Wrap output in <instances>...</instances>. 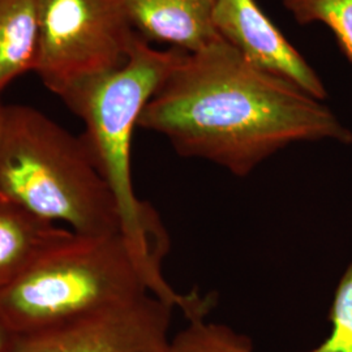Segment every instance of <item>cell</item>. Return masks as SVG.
Here are the masks:
<instances>
[{"label": "cell", "instance_id": "obj_3", "mask_svg": "<svg viewBox=\"0 0 352 352\" xmlns=\"http://www.w3.org/2000/svg\"><path fill=\"white\" fill-rule=\"evenodd\" d=\"M0 195L80 235L120 232L113 193L82 138L30 106H0Z\"/></svg>", "mask_w": 352, "mask_h": 352}, {"label": "cell", "instance_id": "obj_4", "mask_svg": "<svg viewBox=\"0 0 352 352\" xmlns=\"http://www.w3.org/2000/svg\"><path fill=\"white\" fill-rule=\"evenodd\" d=\"M149 292L151 280L122 232H74L0 292V317L21 337Z\"/></svg>", "mask_w": 352, "mask_h": 352}, {"label": "cell", "instance_id": "obj_10", "mask_svg": "<svg viewBox=\"0 0 352 352\" xmlns=\"http://www.w3.org/2000/svg\"><path fill=\"white\" fill-rule=\"evenodd\" d=\"M38 0H0V94L14 78L34 69Z\"/></svg>", "mask_w": 352, "mask_h": 352}, {"label": "cell", "instance_id": "obj_8", "mask_svg": "<svg viewBox=\"0 0 352 352\" xmlns=\"http://www.w3.org/2000/svg\"><path fill=\"white\" fill-rule=\"evenodd\" d=\"M133 30L145 41L196 52L219 39L215 0H116Z\"/></svg>", "mask_w": 352, "mask_h": 352}, {"label": "cell", "instance_id": "obj_13", "mask_svg": "<svg viewBox=\"0 0 352 352\" xmlns=\"http://www.w3.org/2000/svg\"><path fill=\"white\" fill-rule=\"evenodd\" d=\"M329 317L331 322L329 337L302 352H352V263L340 277Z\"/></svg>", "mask_w": 352, "mask_h": 352}, {"label": "cell", "instance_id": "obj_15", "mask_svg": "<svg viewBox=\"0 0 352 352\" xmlns=\"http://www.w3.org/2000/svg\"><path fill=\"white\" fill-rule=\"evenodd\" d=\"M0 106H1V103H0Z\"/></svg>", "mask_w": 352, "mask_h": 352}, {"label": "cell", "instance_id": "obj_7", "mask_svg": "<svg viewBox=\"0 0 352 352\" xmlns=\"http://www.w3.org/2000/svg\"><path fill=\"white\" fill-rule=\"evenodd\" d=\"M218 36L254 67L278 76L320 101L327 90L315 69L258 7L256 0H215Z\"/></svg>", "mask_w": 352, "mask_h": 352}, {"label": "cell", "instance_id": "obj_14", "mask_svg": "<svg viewBox=\"0 0 352 352\" xmlns=\"http://www.w3.org/2000/svg\"><path fill=\"white\" fill-rule=\"evenodd\" d=\"M16 338L17 337L13 334L12 330L0 317V352H11Z\"/></svg>", "mask_w": 352, "mask_h": 352}, {"label": "cell", "instance_id": "obj_5", "mask_svg": "<svg viewBox=\"0 0 352 352\" xmlns=\"http://www.w3.org/2000/svg\"><path fill=\"white\" fill-rule=\"evenodd\" d=\"M33 72L60 97L124 63L138 36L116 0H38Z\"/></svg>", "mask_w": 352, "mask_h": 352}, {"label": "cell", "instance_id": "obj_12", "mask_svg": "<svg viewBox=\"0 0 352 352\" xmlns=\"http://www.w3.org/2000/svg\"><path fill=\"white\" fill-rule=\"evenodd\" d=\"M173 352H254L251 338L205 318L189 321L173 338Z\"/></svg>", "mask_w": 352, "mask_h": 352}, {"label": "cell", "instance_id": "obj_9", "mask_svg": "<svg viewBox=\"0 0 352 352\" xmlns=\"http://www.w3.org/2000/svg\"><path fill=\"white\" fill-rule=\"evenodd\" d=\"M72 234L0 195V292Z\"/></svg>", "mask_w": 352, "mask_h": 352}, {"label": "cell", "instance_id": "obj_6", "mask_svg": "<svg viewBox=\"0 0 352 352\" xmlns=\"http://www.w3.org/2000/svg\"><path fill=\"white\" fill-rule=\"evenodd\" d=\"M174 307L144 294L74 321L17 337L11 352H173Z\"/></svg>", "mask_w": 352, "mask_h": 352}, {"label": "cell", "instance_id": "obj_11", "mask_svg": "<svg viewBox=\"0 0 352 352\" xmlns=\"http://www.w3.org/2000/svg\"><path fill=\"white\" fill-rule=\"evenodd\" d=\"M282 3L299 24L327 26L352 63V0H282Z\"/></svg>", "mask_w": 352, "mask_h": 352}, {"label": "cell", "instance_id": "obj_2", "mask_svg": "<svg viewBox=\"0 0 352 352\" xmlns=\"http://www.w3.org/2000/svg\"><path fill=\"white\" fill-rule=\"evenodd\" d=\"M183 54L171 47L158 50L138 34L124 63L80 81L60 96L85 124L82 140L113 193L120 232L157 292L170 287L161 267L168 239L157 212L135 192L131 148L141 113Z\"/></svg>", "mask_w": 352, "mask_h": 352}, {"label": "cell", "instance_id": "obj_1", "mask_svg": "<svg viewBox=\"0 0 352 352\" xmlns=\"http://www.w3.org/2000/svg\"><path fill=\"white\" fill-rule=\"evenodd\" d=\"M324 102L254 67L219 38L183 54L139 128L162 135L180 157L247 177L295 144H352L351 129Z\"/></svg>", "mask_w": 352, "mask_h": 352}]
</instances>
